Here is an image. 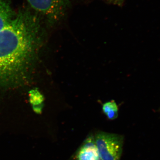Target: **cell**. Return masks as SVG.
<instances>
[{
	"instance_id": "6da1fadb",
	"label": "cell",
	"mask_w": 160,
	"mask_h": 160,
	"mask_svg": "<svg viewBox=\"0 0 160 160\" xmlns=\"http://www.w3.org/2000/svg\"><path fill=\"white\" fill-rule=\"evenodd\" d=\"M39 32L38 18L25 11L16 15L0 31V85L13 82L26 72L34 56Z\"/></svg>"
},
{
	"instance_id": "7a4b0ae2",
	"label": "cell",
	"mask_w": 160,
	"mask_h": 160,
	"mask_svg": "<svg viewBox=\"0 0 160 160\" xmlns=\"http://www.w3.org/2000/svg\"><path fill=\"white\" fill-rule=\"evenodd\" d=\"M101 160H121L124 137L121 135L98 131L94 136Z\"/></svg>"
},
{
	"instance_id": "3957f363",
	"label": "cell",
	"mask_w": 160,
	"mask_h": 160,
	"mask_svg": "<svg viewBox=\"0 0 160 160\" xmlns=\"http://www.w3.org/2000/svg\"><path fill=\"white\" fill-rule=\"evenodd\" d=\"M33 10L49 22L61 21L66 15L72 0H26Z\"/></svg>"
},
{
	"instance_id": "277c9868",
	"label": "cell",
	"mask_w": 160,
	"mask_h": 160,
	"mask_svg": "<svg viewBox=\"0 0 160 160\" xmlns=\"http://www.w3.org/2000/svg\"><path fill=\"white\" fill-rule=\"evenodd\" d=\"M75 160H101L93 135L88 136L76 152Z\"/></svg>"
},
{
	"instance_id": "5b68a950",
	"label": "cell",
	"mask_w": 160,
	"mask_h": 160,
	"mask_svg": "<svg viewBox=\"0 0 160 160\" xmlns=\"http://www.w3.org/2000/svg\"><path fill=\"white\" fill-rule=\"evenodd\" d=\"M16 15L10 0H0V31L11 22Z\"/></svg>"
},
{
	"instance_id": "8992f818",
	"label": "cell",
	"mask_w": 160,
	"mask_h": 160,
	"mask_svg": "<svg viewBox=\"0 0 160 160\" xmlns=\"http://www.w3.org/2000/svg\"><path fill=\"white\" fill-rule=\"evenodd\" d=\"M102 109L103 113L109 120H115L118 117V107L114 100L104 103L102 107Z\"/></svg>"
},
{
	"instance_id": "52a82bcc",
	"label": "cell",
	"mask_w": 160,
	"mask_h": 160,
	"mask_svg": "<svg viewBox=\"0 0 160 160\" xmlns=\"http://www.w3.org/2000/svg\"><path fill=\"white\" fill-rule=\"evenodd\" d=\"M109 3L114 5L118 6H121L125 2L126 0H108Z\"/></svg>"
}]
</instances>
